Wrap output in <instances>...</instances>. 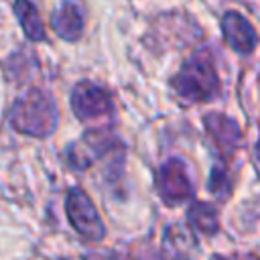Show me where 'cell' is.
Returning <instances> with one entry per match:
<instances>
[{
  "mask_svg": "<svg viewBox=\"0 0 260 260\" xmlns=\"http://www.w3.org/2000/svg\"><path fill=\"white\" fill-rule=\"evenodd\" d=\"M14 130L28 136H49L57 126V106L43 89H28L10 110Z\"/></svg>",
  "mask_w": 260,
  "mask_h": 260,
  "instance_id": "6da1fadb",
  "label": "cell"
},
{
  "mask_svg": "<svg viewBox=\"0 0 260 260\" xmlns=\"http://www.w3.org/2000/svg\"><path fill=\"white\" fill-rule=\"evenodd\" d=\"M175 91L189 102H209L219 93V77L207 55L191 57L173 79Z\"/></svg>",
  "mask_w": 260,
  "mask_h": 260,
  "instance_id": "7a4b0ae2",
  "label": "cell"
},
{
  "mask_svg": "<svg viewBox=\"0 0 260 260\" xmlns=\"http://www.w3.org/2000/svg\"><path fill=\"white\" fill-rule=\"evenodd\" d=\"M65 209H67V217H69L71 225L75 228V232L79 236H83L89 242L104 240V234H106L104 223H102V219H100L91 199L79 187H73L69 191Z\"/></svg>",
  "mask_w": 260,
  "mask_h": 260,
  "instance_id": "3957f363",
  "label": "cell"
},
{
  "mask_svg": "<svg viewBox=\"0 0 260 260\" xmlns=\"http://www.w3.org/2000/svg\"><path fill=\"white\" fill-rule=\"evenodd\" d=\"M156 191L165 203L177 205L193 197V185L187 175V167L179 158L167 160L156 173Z\"/></svg>",
  "mask_w": 260,
  "mask_h": 260,
  "instance_id": "277c9868",
  "label": "cell"
},
{
  "mask_svg": "<svg viewBox=\"0 0 260 260\" xmlns=\"http://www.w3.org/2000/svg\"><path fill=\"white\" fill-rule=\"evenodd\" d=\"M71 108L79 120H93L112 112V95L106 87L95 85L91 81H81L73 87Z\"/></svg>",
  "mask_w": 260,
  "mask_h": 260,
  "instance_id": "5b68a950",
  "label": "cell"
},
{
  "mask_svg": "<svg viewBox=\"0 0 260 260\" xmlns=\"http://www.w3.org/2000/svg\"><path fill=\"white\" fill-rule=\"evenodd\" d=\"M221 30H223V39L225 43L238 51V53H252V49L256 47V30L254 26L238 12H225L221 18Z\"/></svg>",
  "mask_w": 260,
  "mask_h": 260,
  "instance_id": "8992f818",
  "label": "cell"
},
{
  "mask_svg": "<svg viewBox=\"0 0 260 260\" xmlns=\"http://www.w3.org/2000/svg\"><path fill=\"white\" fill-rule=\"evenodd\" d=\"M83 22H85V16H83V10L73 2V0H65L61 2V6L53 12L51 16V26L53 30L65 39V41H75L81 37L83 32Z\"/></svg>",
  "mask_w": 260,
  "mask_h": 260,
  "instance_id": "52a82bcc",
  "label": "cell"
},
{
  "mask_svg": "<svg viewBox=\"0 0 260 260\" xmlns=\"http://www.w3.org/2000/svg\"><path fill=\"white\" fill-rule=\"evenodd\" d=\"M197 250L195 236L189 228L171 225L162 240V260H193Z\"/></svg>",
  "mask_w": 260,
  "mask_h": 260,
  "instance_id": "ba28073f",
  "label": "cell"
},
{
  "mask_svg": "<svg viewBox=\"0 0 260 260\" xmlns=\"http://www.w3.org/2000/svg\"><path fill=\"white\" fill-rule=\"evenodd\" d=\"M205 128L209 132V136L215 140V144L221 148V150H234L236 144H238V138H240V130H238V124L223 116V114H207L205 116Z\"/></svg>",
  "mask_w": 260,
  "mask_h": 260,
  "instance_id": "9c48e42d",
  "label": "cell"
},
{
  "mask_svg": "<svg viewBox=\"0 0 260 260\" xmlns=\"http://www.w3.org/2000/svg\"><path fill=\"white\" fill-rule=\"evenodd\" d=\"M187 219H189L191 228H195L197 232H201L205 236H211L219 230L217 211L211 203H205V201H195L187 211Z\"/></svg>",
  "mask_w": 260,
  "mask_h": 260,
  "instance_id": "30bf717a",
  "label": "cell"
},
{
  "mask_svg": "<svg viewBox=\"0 0 260 260\" xmlns=\"http://www.w3.org/2000/svg\"><path fill=\"white\" fill-rule=\"evenodd\" d=\"M14 14L18 16L24 35L30 41H43L45 39V28H43L39 10L35 8V4L30 0H16L14 2Z\"/></svg>",
  "mask_w": 260,
  "mask_h": 260,
  "instance_id": "8fae6325",
  "label": "cell"
},
{
  "mask_svg": "<svg viewBox=\"0 0 260 260\" xmlns=\"http://www.w3.org/2000/svg\"><path fill=\"white\" fill-rule=\"evenodd\" d=\"M211 260H234V258H223V256H213ZM250 260H258V258H250Z\"/></svg>",
  "mask_w": 260,
  "mask_h": 260,
  "instance_id": "7c38bea8",
  "label": "cell"
},
{
  "mask_svg": "<svg viewBox=\"0 0 260 260\" xmlns=\"http://www.w3.org/2000/svg\"><path fill=\"white\" fill-rule=\"evenodd\" d=\"M256 152H258V158H260V144H258V148H256Z\"/></svg>",
  "mask_w": 260,
  "mask_h": 260,
  "instance_id": "4fadbf2b",
  "label": "cell"
}]
</instances>
